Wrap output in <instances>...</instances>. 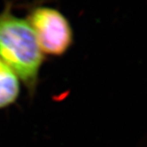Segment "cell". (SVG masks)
Returning <instances> with one entry per match:
<instances>
[{
  "instance_id": "obj_1",
  "label": "cell",
  "mask_w": 147,
  "mask_h": 147,
  "mask_svg": "<svg viewBox=\"0 0 147 147\" xmlns=\"http://www.w3.org/2000/svg\"><path fill=\"white\" fill-rule=\"evenodd\" d=\"M0 58L26 86L36 90L43 53L27 20L16 16L10 4L0 12Z\"/></svg>"
},
{
  "instance_id": "obj_2",
  "label": "cell",
  "mask_w": 147,
  "mask_h": 147,
  "mask_svg": "<svg viewBox=\"0 0 147 147\" xmlns=\"http://www.w3.org/2000/svg\"><path fill=\"white\" fill-rule=\"evenodd\" d=\"M27 21L43 54L61 57L72 46L71 26L67 18L57 9L45 6L34 7L30 12Z\"/></svg>"
},
{
  "instance_id": "obj_3",
  "label": "cell",
  "mask_w": 147,
  "mask_h": 147,
  "mask_svg": "<svg viewBox=\"0 0 147 147\" xmlns=\"http://www.w3.org/2000/svg\"><path fill=\"white\" fill-rule=\"evenodd\" d=\"M21 92V82L13 69L0 58V110L15 103Z\"/></svg>"
}]
</instances>
